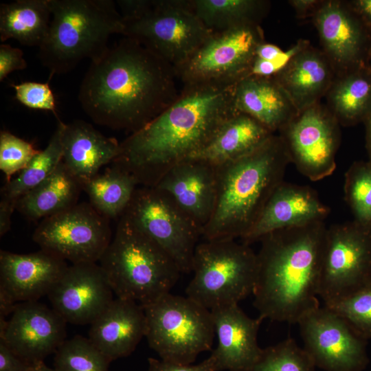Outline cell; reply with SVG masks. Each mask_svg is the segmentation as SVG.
<instances>
[{"mask_svg": "<svg viewBox=\"0 0 371 371\" xmlns=\"http://www.w3.org/2000/svg\"><path fill=\"white\" fill-rule=\"evenodd\" d=\"M132 38L175 69L212 34L193 11L190 0H155L140 18L123 22Z\"/></svg>", "mask_w": 371, "mask_h": 371, "instance_id": "9", "label": "cell"}, {"mask_svg": "<svg viewBox=\"0 0 371 371\" xmlns=\"http://www.w3.org/2000/svg\"><path fill=\"white\" fill-rule=\"evenodd\" d=\"M265 42L259 24L212 32L183 64L176 67L183 85L235 84L250 75L258 47Z\"/></svg>", "mask_w": 371, "mask_h": 371, "instance_id": "10", "label": "cell"}, {"mask_svg": "<svg viewBox=\"0 0 371 371\" xmlns=\"http://www.w3.org/2000/svg\"><path fill=\"white\" fill-rule=\"evenodd\" d=\"M33 366L16 355L0 340V371H32Z\"/></svg>", "mask_w": 371, "mask_h": 371, "instance_id": "42", "label": "cell"}, {"mask_svg": "<svg viewBox=\"0 0 371 371\" xmlns=\"http://www.w3.org/2000/svg\"><path fill=\"white\" fill-rule=\"evenodd\" d=\"M273 135L259 122L238 111L221 126L202 149L188 159L202 160L217 166L249 154Z\"/></svg>", "mask_w": 371, "mask_h": 371, "instance_id": "27", "label": "cell"}, {"mask_svg": "<svg viewBox=\"0 0 371 371\" xmlns=\"http://www.w3.org/2000/svg\"><path fill=\"white\" fill-rule=\"evenodd\" d=\"M40 150L34 145L8 131L0 133V170L7 181L21 172Z\"/></svg>", "mask_w": 371, "mask_h": 371, "instance_id": "38", "label": "cell"}, {"mask_svg": "<svg viewBox=\"0 0 371 371\" xmlns=\"http://www.w3.org/2000/svg\"><path fill=\"white\" fill-rule=\"evenodd\" d=\"M11 87L20 103L30 109L52 111L58 118L54 95L48 82H24Z\"/></svg>", "mask_w": 371, "mask_h": 371, "instance_id": "39", "label": "cell"}, {"mask_svg": "<svg viewBox=\"0 0 371 371\" xmlns=\"http://www.w3.org/2000/svg\"><path fill=\"white\" fill-rule=\"evenodd\" d=\"M329 207L311 188L284 181L275 189L257 221L242 238L246 245L284 229L324 221Z\"/></svg>", "mask_w": 371, "mask_h": 371, "instance_id": "19", "label": "cell"}, {"mask_svg": "<svg viewBox=\"0 0 371 371\" xmlns=\"http://www.w3.org/2000/svg\"><path fill=\"white\" fill-rule=\"evenodd\" d=\"M309 355L292 338L262 349L249 371H315Z\"/></svg>", "mask_w": 371, "mask_h": 371, "instance_id": "35", "label": "cell"}, {"mask_svg": "<svg viewBox=\"0 0 371 371\" xmlns=\"http://www.w3.org/2000/svg\"><path fill=\"white\" fill-rule=\"evenodd\" d=\"M123 214L172 259L181 273L192 272L202 231L167 194L155 187L137 188Z\"/></svg>", "mask_w": 371, "mask_h": 371, "instance_id": "11", "label": "cell"}, {"mask_svg": "<svg viewBox=\"0 0 371 371\" xmlns=\"http://www.w3.org/2000/svg\"><path fill=\"white\" fill-rule=\"evenodd\" d=\"M204 25L212 32L249 24H259L269 8L261 0H190Z\"/></svg>", "mask_w": 371, "mask_h": 371, "instance_id": "32", "label": "cell"}, {"mask_svg": "<svg viewBox=\"0 0 371 371\" xmlns=\"http://www.w3.org/2000/svg\"><path fill=\"white\" fill-rule=\"evenodd\" d=\"M371 282V224L356 221L326 229L318 295L324 303Z\"/></svg>", "mask_w": 371, "mask_h": 371, "instance_id": "12", "label": "cell"}, {"mask_svg": "<svg viewBox=\"0 0 371 371\" xmlns=\"http://www.w3.org/2000/svg\"><path fill=\"white\" fill-rule=\"evenodd\" d=\"M27 67L23 51L8 44L0 45V81H3L11 72Z\"/></svg>", "mask_w": 371, "mask_h": 371, "instance_id": "41", "label": "cell"}, {"mask_svg": "<svg viewBox=\"0 0 371 371\" xmlns=\"http://www.w3.org/2000/svg\"><path fill=\"white\" fill-rule=\"evenodd\" d=\"M345 199L355 221L371 224V161L354 163L344 181Z\"/></svg>", "mask_w": 371, "mask_h": 371, "instance_id": "36", "label": "cell"}, {"mask_svg": "<svg viewBox=\"0 0 371 371\" xmlns=\"http://www.w3.org/2000/svg\"><path fill=\"white\" fill-rule=\"evenodd\" d=\"M145 334L144 307L116 297L91 324L88 338L111 362L131 355Z\"/></svg>", "mask_w": 371, "mask_h": 371, "instance_id": "23", "label": "cell"}, {"mask_svg": "<svg viewBox=\"0 0 371 371\" xmlns=\"http://www.w3.org/2000/svg\"><path fill=\"white\" fill-rule=\"evenodd\" d=\"M32 371H56L54 368L47 366L44 361L34 364Z\"/></svg>", "mask_w": 371, "mask_h": 371, "instance_id": "49", "label": "cell"}, {"mask_svg": "<svg viewBox=\"0 0 371 371\" xmlns=\"http://www.w3.org/2000/svg\"><path fill=\"white\" fill-rule=\"evenodd\" d=\"M99 262L117 297L142 306L170 293L181 273L172 259L124 214Z\"/></svg>", "mask_w": 371, "mask_h": 371, "instance_id": "6", "label": "cell"}, {"mask_svg": "<svg viewBox=\"0 0 371 371\" xmlns=\"http://www.w3.org/2000/svg\"><path fill=\"white\" fill-rule=\"evenodd\" d=\"M69 266L59 256L41 249L20 254L0 251V295L16 304L48 295Z\"/></svg>", "mask_w": 371, "mask_h": 371, "instance_id": "18", "label": "cell"}, {"mask_svg": "<svg viewBox=\"0 0 371 371\" xmlns=\"http://www.w3.org/2000/svg\"><path fill=\"white\" fill-rule=\"evenodd\" d=\"M370 58H371V49H370Z\"/></svg>", "mask_w": 371, "mask_h": 371, "instance_id": "50", "label": "cell"}, {"mask_svg": "<svg viewBox=\"0 0 371 371\" xmlns=\"http://www.w3.org/2000/svg\"><path fill=\"white\" fill-rule=\"evenodd\" d=\"M366 137H367V148L370 155V161H371V113L366 118Z\"/></svg>", "mask_w": 371, "mask_h": 371, "instance_id": "48", "label": "cell"}, {"mask_svg": "<svg viewBox=\"0 0 371 371\" xmlns=\"http://www.w3.org/2000/svg\"><path fill=\"white\" fill-rule=\"evenodd\" d=\"M335 74L324 52L308 45L273 78L299 112L319 102L335 80Z\"/></svg>", "mask_w": 371, "mask_h": 371, "instance_id": "24", "label": "cell"}, {"mask_svg": "<svg viewBox=\"0 0 371 371\" xmlns=\"http://www.w3.org/2000/svg\"><path fill=\"white\" fill-rule=\"evenodd\" d=\"M313 22L337 76L352 70L365 44L363 26L353 10L340 1H324Z\"/></svg>", "mask_w": 371, "mask_h": 371, "instance_id": "22", "label": "cell"}, {"mask_svg": "<svg viewBox=\"0 0 371 371\" xmlns=\"http://www.w3.org/2000/svg\"><path fill=\"white\" fill-rule=\"evenodd\" d=\"M148 361V371H218L216 359L212 354L196 365L176 363L151 357Z\"/></svg>", "mask_w": 371, "mask_h": 371, "instance_id": "40", "label": "cell"}, {"mask_svg": "<svg viewBox=\"0 0 371 371\" xmlns=\"http://www.w3.org/2000/svg\"><path fill=\"white\" fill-rule=\"evenodd\" d=\"M82 191L62 161L48 178L17 200L16 210L30 221L43 220L76 205Z\"/></svg>", "mask_w": 371, "mask_h": 371, "instance_id": "28", "label": "cell"}, {"mask_svg": "<svg viewBox=\"0 0 371 371\" xmlns=\"http://www.w3.org/2000/svg\"><path fill=\"white\" fill-rule=\"evenodd\" d=\"M176 79L173 66L125 37L91 61L78 99L95 123L131 134L176 100Z\"/></svg>", "mask_w": 371, "mask_h": 371, "instance_id": "1", "label": "cell"}, {"mask_svg": "<svg viewBox=\"0 0 371 371\" xmlns=\"http://www.w3.org/2000/svg\"><path fill=\"white\" fill-rule=\"evenodd\" d=\"M155 0H117L123 22L137 19L153 5Z\"/></svg>", "mask_w": 371, "mask_h": 371, "instance_id": "43", "label": "cell"}, {"mask_svg": "<svg viewBox=\"0 0 371 371\" xmlns=\"http://www.w3.org/2000/svg\"><path fill=\"white\" fill-rule=\"evenodd\" d=\"M257 254L234 239L206 240L195 249L186 296L210 311L238 304L253 293Z\"/></svg>", "mask_w": 371, "mask_h": 371, "instance_id": "7", "label": "cell"}, {"mask_svg": "<svg viewBox=\"0 0 371 371\" xmlns=\"http://www.w3.org/2000/svg\"><path fill=\"white\" fill-rule=\"evenodd\" d=\"M109 221L82 202L43 219L32 239L41 249L71 264L97 262L113 238Z\"/></svg>", "mask_w": 371, "mask_h": 371, "instance_id": "13", "label": "cell"}, {"mask_svg": "<svg viewBox=\"0 0 371 371\" xmlns=\"http://www.w3.org/2000/svg\"><path fill=\"white\" fill-rule=\"evenodd\" d=\"M108 278L96 262L69 265L47 296L52 308L67 322L91 324L113 301Z\"/></svg>", "mask_w": 371, "mask_h": 371, "instance_id": "16", "label": "cell"}, {"mask_svg": "<svg viewBox=\"0 0 371 371\" xmlns=\"http://www.w3.org/2000/svg\"><path fill=\"white\" fill-rule=\"evenodd\" d=\"M143 307L145 337L161 359L192 364L200 353L211 350L215 330L209 309L170 293Z\"/></svg>", "mask_w": 371, "mask_h": 371, "instance_id": "8", "label": "cell"}, {"mask_svg": "<svg viewBox=\"0 0 371 371\" xmlns=\"http://www.w3.org/2000/svg\"><path fill=\"white\" fill-rule=\"evenodd\" d=\"M62 143V161L82 186L103 166L113 161L120 145L115 138L104 135L82 120L65 124Z\"/></svg>", "mask_w": 371, "mask_h": 371, "instance_id": "25", "label": "cell"}, {"mask_svg": "<svg viewBox=\"0 0 371 371\" xmlns=\"http://www.w3.org/2000/svg\"><path fill=\"white\" fill-rule=\"evenodd\" d=\"M304 349L325 371H362L369 362L365 339L338 314L324 306L297 322Z\"/></svg>", "mask_w": 371, "mask_h": 371, "instance_id": "15", "label": "cell"}, {"mask_svg": "<svg viewBox=\"0 0 371 371\" xmlns=\"http://www.w3.org/2000/svg\"><path fill=\"white\" fill-rule=\"evenodd\" d=\"M49 6L51 21L38 53L49 79L85 58H98L111 34H123L122 16L111 0H49Z\"/></svg>", "mask_w": 371, "mask_h": 371, "instance_id": "5", "label": "cell"}, {"mask_svg": "<svg viewBox=\"0 0 371 371\" xmlns=\"http://www.w3.org/2000/svg\"><path fill=\"white\" fill-rule=\"evenodd\" d=\"M339 125L328 109L317 102L299 111L280 130L290 161L312 181L330 176L336 169Z\"/></svg>", "mask_w": 371, "mask_h": 371, "instance_id": "14", "label": "cell"}, {"mask_svg": "<svg viewBox=\"0 0 371 371\" xmlns=\"http://www.w3.org/2000/svg\"><path fill=\"white\" fill-rule=\"evenodd\" d=\"M284 52L277 45L264 42L258 47L256 57L267 60H274L279 58Z\"/></svg>", "mask_w": 371, "mask_h": 371, "instance_id": "46", "label": "cell"}, {"mask_svg": "<svg viewBox=\"0 0 371 371\" xmlns=\"http://www.w3.org/2000/svg\"><path fill=\"white\" fill-rule=\"evenodd\" d=\"M289 4L295 10L299 17L304 18L313 15L322 5L324 1L319 0H291Z\"/></svg>", "mask_w": 371, "mask_h": 371, "instance_id": "44", "label": "cell"}, {"mask_svg": "<svg viewBox=\"0 0 371 371\" xmlns=\"http://www.w3.org/2000/svg\"><path fill=\"white\" fill-rule=\"evenodd\" d=\"M49 0H18L0 5V39L14 38L27 46L42 45L49 30Z\"/></svg>", "mask_w": 371, "mask_h": 371, "instance_id": "29", "label": "cell"}, {"mask_svg": "<svg viewBox=\"0 0 371 371\" xmlns=\"http://www.w3.org/2000/svg\"><path fill=\"white\" fill-rule=\"evenodd\" d=\"M58 124L46 148L40 150L18 175L7 181L1 189V199L16 204L17 200L47 178L63 160V133L65 124L57 118Z\"/></svg>", "mask_w": 371, "mask_h": 371, "instance_id": "33", "label": "cell"}, {"mask_svg": "<svg viewBox=\"0 0 371 371\" xmlns=\"http://www.w3.org/2000/svg\"><path fill=\"white\" fill-rule=\"evenodd\" d=\"M67 322L37 301L19 303L0 327V340L31 364L43 361L65 341Z\"/></svg>", "mask_w": 371, "mask_h": 371, "instance_id": "17", "label": "cell"}, {"mask_svg": "<svg viewBox=\"0 0 371 371\" xmlns=\"http://www.w3.org/2000/svg\"><path fill=\"white\" fill-rule=\"evenodd\" d=\"M235 84L183 85L169 106L120 142L112 164L131 172L140 186L155 187L171 168L202 149L238 112Z\"/></svg>", "mask_w": 371, "mask_h": 371, "instance_id": "2", "label": "cell"}, {"mask_svg": "<svg viewBox=\"0 0 371 371\" xmlns=\"http://www.w3.org/2000/svg\"><path fill=\"white\" fill-rule=\"evenodd\" d=\"M324 221L271 232L260 241L254 305L262 319L295 324L319 306Z\"/></svg>", "mask_w": 371, "mask_h": 371, "instance_id": "3", "label": "cell"}, {"mask_svg": "<svg viewBox=\"0 0 371 371\" xmlns=\"http://www.w3.org/2000/svg\"><path fill=\"white\" fill-rule=\"evenodd\" d=\"M139 186L128 170L115 164L82 185L89 203L109 219L120 218Z\"/></svg>", "mask_w": 371, "mask_h": 371, "instance_id": "31", "label": "cell"}, {"mask_svg": "<svg viewBox=\"0 0 371 371\" xmlns=\"http://www.w3.org/2000/svg\"><path fill=\"white\" fill-rule=\"evenodd\" d=\"M324 306L341 316L361 337L371 338V282Z\"/></svg>", "mask_w": 371, "mask_h": 371, "instance_id": "37", "label": "cell"}, {"mask_svg": "<svg viewBox=\"0 0 371 371\" xmlns=\"http://www.w3.org/2000/svg\"><path fill=\"white\" fill-rule=\"evenodd\" d=\"M218 344L212 355L218 371H249L262 349L258 344V332L262 322L258 316L247 315L238 304L210 310Z\"/></svg>", "mask_w": 371, "mask_h": 371, "instance_id": "21", "label": "cell"}, {"mask_svg": "<svg viewBox=\"0 0 371 371\" xmlns=\"http://www.w3.org/2000/svg\"><path fill=\"white\" fill-rule=\"evenodd\" d=\"M350 4L353 12L371 25V0H357Z\"/></svg>", "mask_w": 371, "mask_h": 371, "instance_id": "47", "label": "cell"}, {"mask_svg": "<svg viewBox=\"0 0 371 371\" xmlns=\"http://www.w3.org/2000/svg\"><path fill=\"white\" fill-rule=\"evenodd\" d=\"M155 188L167 194L203 233L216 203V166L187 159L171 168Z\"/></svg>", "mask_w": 371, "mask_h": 371, "instance_id": "20", "label": "cell"}, {"mask_svg": "<svg viewBox=\"0 0 371 371\" xmlns=\"http://www.w3.org/2000/svg\"><path fill=\"white\" fill-rule=\"evenodd\" d=\"M110 360L89 338L76 335L65 340L55 352L56 371H108Z\"/></svg>", "mask_w": 371, "mask_h": 371, "instance_id": "34", "label": "cell"}, {"mask_svg": "<svg viewBox=\"0 0 371 371\" xmlns=\"http://www.w3.org/2000/svg\"><path fill=\"white\" fill-rule=\"evenodd\" d=\"M16 210V203L5 199L0 201V236H3L10 229L12 215Z\"/></svg>", "mask_w": 371, "mask_h": 371, "instance_id": "45", "label": "cell"}, {"mask_svg": "<svg viewBox=\"0 0 371 371\" xmlns=\"http://www.w3.org/2000/svg\"><path fill=\"white\" fill-rule=\"evenodd\" d=\"M328 109L339 124H351L371 113V74L350 70L335 77L326 93Z\"/></svg>", "mask_w": 371, "mask_h": 371, "instance_id": "30", "label": "cell"}, {"mask_svg": "<svg viewBox=\"0 0 371 371\" xmlns=\"http://www.w3.org/2000/svg\"><path fill=\"white\" fill-rule=\"evenodd\" d=\"M289 162L282 138L273 135L249 154L216 166V203L203 230L205 240L241 239L246 235L283 181Z\"/></svg>", "mask_w": 371, "mask_h": 371, "instance_id": "4", "label": "cell"}, {"mask_svg": "<svg viewBox=\"0 0 371 371\" xmlns=\"http://www.w3.org/2000/svg\"><path fill=\"white\" fill-rule=\"evenodd\" d=\"M236 109L247 114L272 133L280 130L298 113L273 77L250 75L234 85Z\"/></svg>", "mask_w": 371, "mask_h": 371, "instance_id": "26", "label": "cell"}]
</instances>
